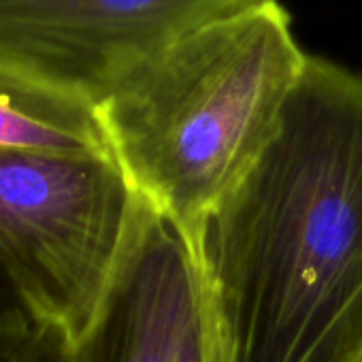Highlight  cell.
Segmentation results:
<instances>
[{
  "instance_id": "1",
  "label": "cell",
  "mask_w": 362,
  "mask_h": 362,
  "mask_svg": "<svg viewBox=\"0 0 362 362\" xmlns=\"http://www.w3.org/2000/svg\"><path fill=\"white\" fill-rule=\"evenodd\" d=\"M194 258L230 362H360L362 73L307 54Z\"/></svg>"
},
{
  "instance_id": "6",
  "label": "cell",
  "mask_w": 362,
  "mask_h": 362,
  "mask_svg": "<svg viewBox=\"0 0 362 362\" xmlns=\"http://www.w3.org/2000/svg\"><path fill=\"white\" fill-rule=\"evenodd\" d=\"M0 149L113 156L96 107L0 64Z\"/></svg>"
},
{
  "instance_id": "3",
  "label": "cell",
  "mask_w": 362,
  "mask_h": 362,
  "mask_svg": "<svg viewBox=\"0 0 362 362\" xmlns=\"http://www.w3.org/2000/svg\"><path fill=\"white\" fill-rule=\"evenodd\" d=\"M134 205L113 156L0 149V269L20 307L71 345L107 294Z\"/></svg>"
},
{
  "instance_id": "8",
  "label": "cell",
  "mask_w": 362,
  "mask_h": 362,
  "mask_svg": "<svg viewBox=\"0 0 362 362\" xmlns=\"http://www.w3.org/2000/svg\"><path fill=\"white\" fill-rule=\"evenodd\" d=\"M170 362H230L228 347L220 330V322H218L211 296L207 292L205 279H203L199 309L194 317L190 320L186 332L181 334Z\"/></svg>"
},
{
  "instance_id": "4",
  "label": "cell",
  "mask_w": 362,
  "mask_h": 362,
  "mask_svg": "<svg viewBox=\"0 0 362 362\" xmlns=\"http://www.w3.org/2000/svg\"><path fill=\"white\" fill-rule=\"evenodd\" d=\"M262 0H0V64L94 107L132 71Z\"/></svg>"
},
{
  "instance_id": "2",
  "label": "cell",
  "mask_w": 362,
  "mask_h": 362,
  "mask_svg": "<svg viewBox=\"0 0 362 362\" xmlns=\"http://www.w3.org/2000/svg\"><path fill=\"white\" fill-rule=\"evenodd\" d=\"M279 0L220 18L122 79L96 115L132 190L199 252L305 66Z\"/></svg>"
},
{
  "instance_id": "7",
  "label": "cell",
  "mask_w": 362,
  "mask_h": 362,
  "mask_svg": "<svg viewBox=\"0 0 362 362\" xmlns=\"http://www.w3.org/2000/svg\"><path fill=\"white\" fill-rule=\"evenodd\" d=\"M0 362H71V341L22 307L0 313Z\"/></svg>"
},
{
  "instance_id": "9",
  "label": "cell",
  "mask_w": 362,
  "mask_h": 362,
  "mask_svg": "<svg viewBox=\"0 0 362 362\" xmlns=\"http://www.w3.org/2000/svg\"><path fill=\"white\" fill-rule=\"evenodd\" d=\"M360 362H362V358H360Z\"/></svg>"
},
{
  "instance_id": "5",
  "label": "cell",
  "mask_w": 362,
  "mask_h": 362,
  "mask_svg": "<svg viewBox=\"0 0 362 362\" xmlns=\"http://www.w3.org/2000/svg\"><path fill=\"white\" fill-rule=\"evenodd\" d=\"M201 269L179 230L139 194L107 294L71 362H170L201 303Z\"/></svg>"
}]
</instances>
